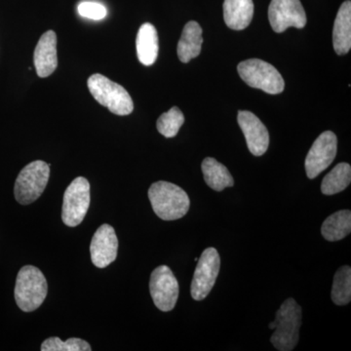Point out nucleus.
I'll return each instance as SVG.
<instances>
[{"mask_svg":"<svg viewBox=\"0 0 351 351\" xmlns=\"http://www.w3.org/2000/svg\"><path fill=\"white\" fill-rule=\"evenodd\" d=\"M351 232V212L341 210L328 217L321 228L322 237L328 241H339Z\"/></svg>","mask_w":351,"mask_h":351,"instance_id":"aec40b11","label":"nucleus"},{"mask_svg":"<svg viewBox=\"0 0 351 351\" xmlns=\"http://www.w3.org/2000/svg\"><path fill=\"white\" fill-rule=\"evenodd\" d=\"M152 209L163 221H175L186 216L191 206L188 193L172 182H154L149 189Z\"/></svg>","mask_w":351,"mask_h":351,"instance_id":"f257e3e1","label":"nucleus"},{"mask_svg":"<svg viewBox=\"0 0 351 351\" xmlns=\"http://www.w3.org/2000/svg\"><path fill=\"white\" fill-rule=\"evenodd\" d=\"M254 16L253 0H225L223 19L234 31H242L251 24Z\"/></svg>","mask_w":351,"mask_h":351,"instance_id":"dca6fc26","label":"nucleus"},{"mask_svg":"<svg viewBox=\"0 0 351 351\" xmlns=\"http://www.w3.org/2000/svg\"><path fill=\"white\" fill-rule=\"evenodd\" d=\"M119 251V239L112 226L105 223L95 232L90 245L92 263L99 269H105L114 262Z\"/></svg>","mask_w":351,"mask_h":351,"instance_id":"f8f14e48","label":"nucleus"},{"mask_svg":"<svg viewBox=\"0 0 351 351\" xmlns=\"http://www.w3.org/2000/svg\"><path fill=\"white\" fill-rule=\"evenodd\" d=\"M149 291L157 308L165 313L174 308L179 298V283L167 265H160L152 271Z\"/></svg>","mask_w":351,"mask_h":351,"instance_id":"1a4fd4ad","label":"nucleus"},{"mask_svg":"<svg viewBox=\"0 0 351 351\" xmlns=\"http://www.w3.org/2000/svg\"><path fill=\"white\" fill-rule=\"evenodd\" d=\"M90 206V184L78 177L64 191L62 219L64 225L75 228L82 223Z\"/></svg>","mask_w":351,"mask_h":351,"instance_id":"0eeeda50","label":"nucleus"},{"mask_svg":"<svg viewBox=\"0 0 351 351\" xmlns=\"http://www.w3.org/2000/svg\"><path fill=\"white\" fill-rule=\"evenodd\" d=\"M221 269V258L215 248H207L198 258L191 294L195 301H203L210 294L216 283Z\"/></svg>","mask_w":351,"mask_h":351,"instance_id":"6e6552de","label":"nucleus"},{"mask_svg":"<svg viewBox=\"0 0 351 351\" xmlns=\"http://www.w3.org/2000/svg\"><path fill=\"white\" fill-rule=\"evenodd\" d=\"M276 332L270 341L277 350H294L300 339V328L302 325V307L294 299H287L281 304L276 313Z\"/></svg>","mask_w":351,"mask_h":351,"instance_id":"7ed1b4c3","label":"nucleus"},{"mask_svg":"<svg viewBox=\"0 0 351 351\" xmlns=\"http://www.w3.org/2000/svg\"><path fill=\"white\" fill-rule=\"evenodd\" d=\"M48 285L40 269L25 265L20 269L16 279V304L25 313L36 311L47 295Z\"/></svg>","mask_w":351,"mask_h":351,"instance_id":"f03ea898","label":"nucleus"},{"mask_svg":"<svg viewBox=\"0 0 351 351\" xmlns=\"http://www.w3.org/2000/svg\"><path fill=\"white\" fill-rule=\"evenodd\" d=\"M269 20L277 34L288 27L302 29L306 25V14L300 0H271L269 7Z\"/></svg>","mask_w":351,"mask_h":351,"instance_id":"9b49d317","label":"nucleus"},{"mask_svg":"<svg viewBox=\"0 0 351 351\" xmlns=\"http://www.w3.org/2000/svg\"><path fill=\"white\" fill-rule=\"evenodd\" d=\"M351 182V167L350 164L339 163L325 176L321 184V191L325 195H334L345 191Z\"/></svg>","mask_w":351,"mask_h":351,"instance_id":"412c9836","label":"nucleus"},{"mask_svg":"<svg viewBox=\"0 0 351 351\" xmlns=\"http://www.w3.org/2000/svg\"><path fill=\"white\" fill-rule=\"evenodd\" d=\"M338 151V138L332 131H325L316 138L306 158V171L309 179L319 176L334 161Z\"/></svg>","mask_w":351,"mask_h":351,"instance_id":"9d476101","label":"nucleus"},{"mask_svg":"<svg viewBox=\"0 0 351 351\" xmlns=\"http://www.w3.org/2000/svg\"><path fill=\"white\" fill-rule=\"evenodd\" d=\"M138 61L145 66L156 63L158 56V34L154 25L145 23L141 25L136 38Z\"/></svg>","mask_w":351,"mask_h":351,"instance_id":"a211bd4d","label":"nucleus"},{"mask_svg":"<svg viewBox=\"0 0 351 351\" xmlns=\"http://www.w3.org/2000/svg\"><path fill=\"white\" fill-rule=\"evenodd\" d=\"M50 177V165L43 160L27 164L18 175L14 188L16 200L22 205L34 202L43 195Z\"/></svg>","mask_w":351,"mask_h":351,"instance_id":"39448f33","label":"nucleus"},{"mask_svg":"<svg viewBox=\"0 0 351 351\" xmlns=\"http://www.w3.org/2000/svg\"><path fill=\"white\" fill-rule=\"evenodd\" d=\"M332 44L338 55H346L351 48V2L346 0L339 7L334 29H332Z\"/></svg>","mask_w":351,"mask_h":351,"instance_id":"2eb2a0df","label":"nucleus"},{"mask_svg":"<svg viewBox=\"0 0 351 351\" xmlns=\"http://www.w3.org/2000/svg\"><path fill=\"white\" fill-rule=\"evenodd\" d=\"M201 168L205 182L214 191H221L234 184V180L228 168L212 157L205 158Z\"/></svg>","mask_w":351,"mask_h":351,"instance_id":"6ab92c4d","label":"nucleus"},{"mask_svg":"<svg viewBox=\"0 0 351 351\" xmlns=\"http://www.w3.org/2000/svg\"><path fill=\"white\" fill-rule=\"evenodd\" d=\"M269 329H271V330L276 329V323H274V322L270 323V324L269 325Z\"/></svg>","mask_w":351,"mask_h":351,"instance_id":"a878e982","label":"nucleus"},{"mask_svg":"<svg viewBox=\"0 0 351 351\" xmlns=\"http://www.w3.org/2000/svg\"><path fill=\"white\" fill-rule=\"evenodd\" d=\"M332 301L337 306H346L351 300V269L345 265L338 269L334 277L332 288Z\"/></svg>","mask_w":351,"mask_h":351,"instance_id":"4be33fe9","label":"nucleus"},{"mask_svg":"<svg viewBox=\"0 0 351 351\" xmlns=\"http://www.w3.org/2000/svg\"><path fill=\"white\" fill-rule=\"evenodd\" d=\"M240 77L249 86L270 95L280 94L285 87L282 75L272 64L260 59L241 62L237 66Z\"/></svg>","mask_w":351,"mask_h":351,"instance_id":"423d86ee","label":"nucleus"},{"mask_svg":"<svg viewBox=\"0 0 351 351\" xmlns=\"http://www.w3.org/2000/svg\"><path fill=\"white\" fill-rule=\"evenodd\" d=\"M78 13L87 19L101 20L107 16V8L98 2L84 1L78 5Z\"/></svg>","mask_w":351,"mask_h":351,"instance_id":"393cba45","label":"nucleus"},{"mask_svg":"<svg viewBox=\"0 0 351 351\" xmlns=\"http://www.w3.org/2000/svg\"><path fill=\"white\" fill-rule=\"evenodd\" d=\"M34 66L39 77H48L58 66L57 36L53 31L46 32L39 39L34 55Z\"/></svg>","mask_w":351,"mask_h":351,"instance_id":"4468645a","label":"nucleus"},{"mask_svg":"<svg viewBox=\"0 0 351 351\" xmlns=\"http://www.w3.org/2000/svg\"><path fill=\"white\" fill-rule=\"evenodd\" d=\"M87 85L95 100L110 112L117 115H128L133 112V100L125 88L105 75L96 73L90 76Z\"/></svg>","mask_w":351,"mask_h":351,"instance_id":"20e7f679","label":"nucleus"},{"mask_svg":"<svg viewBox=\"0 0 351 351\" xmlns=\"http://www.w3.org/2000/svg\"><path fill=\"white\" fill-rule=\"evenodd\" d=\"M202 29L198 23L191 21L184 25L182 36L178 43V57L182 63H189L191 60L199 56L202 47Z\"/></svg>","mask_w":351,"mask_h":351,"instance_id":"f3484780","label":"nucleus"},{"mask_svg":"<svg viewBox=\"0 0 351 351\" xmlns=\"http://www.w3.org/2000/svg\"><path fill=\"white\" fill-rule=\"evenodd\" d=\"M237 121L243 132L251 154L255 156H263L269 145V134L265 124L248 110H240Z\"/></svg>","mask_w":351,"mask_h":351,"instance_id":"ddd939ff","label":"nucleus"},{"mask_svg":"<svg viewBox=\"0 0 351 351\" xmlns=\"http://www.w3.org/2000/svg\"><path fill=\"white\" fill-rule=\"evenodd\" d=\"M43 351H91L89 343L84 339L71 338L66 341L57 337L45 339L41 345Z\"/></svg>","mask_w":351,"mask_h":351,"instance_id":"b1692460","label":"nucleus"},{"mask_svg":"<svg viewBox=\"0 0 351 351\" xmlns=\"http://www.w3.org/2000/svg\"><path fill=\"white\" fill-rule=\"evenodd\" d=\"M184 123V113L179 108L173 107L157 120V130L164 137L174 138Z\"/></svg>","mask_w":351,"mask_h":351,"instance_id":"5701e85b","label":"nucleus"}]
</instances>
